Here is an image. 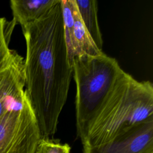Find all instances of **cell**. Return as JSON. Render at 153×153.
Masks as SVG:
<instances>
[{"label": "cell", "instance_id": "30bf717a", "mask_svg": "<svg viewBox=\"0 0 153 153\" xmlns=\"http://www.w3.org/2000/svg\"><path fill=\"white\" fill-rule=\"evenodd\" d=\"M64 36L69 63L72 66L75 57L79 55L74 35V16L71 0H61Z\"/></svg>", "mask_w": 153, "mask_h": 153}, {"label": "cell", "instance_id": "ba28073f", "mask_svg": "<svg viewBox=\"0 0 153 153\" xmlns=\"http://www.w3.org/2000/svg\"><path fill=\"white\" fill-rule=\"evenodd\" d=\"M82 22L99 50H102L103 39L97 20V2L94 0H75Z\"/></svg>", "mask_w": 153, "mask_h": 153}, {"label": "cell", "instance_id": "277c9868", "mask_svg": "<svg viewBox=\"0 0 153 153\" xmlns=\"http://www.w3.org/2000/svg\"><path fill=\"white\" fill-rule=\"evenodd\" d=\"M31 103L7 110L0 117V153H34L41 138Z\"/></svg>", "mask_w": 153, "mask_h": 153}, {"label": "cell", "instance_id": "3957f363", "mask_svg": "<svg viewBox=\"0 0 153 153\" xmlns=\"http://www.w3.org/2000/svg\"><path fill=\"white\" fill-rule=\"evenodd\" d=\"M72 68L76 85V127L79 137L124 71L115 59L104 53L75 57Z\"/></svg>", "mask_w": 153, "mask_h": 153}, {"label": "cell", "instance_id": "7c38bea8", "mask_svg": "<svg viewBox=\"0 0 153 153\" xmlns=\"http://www.w3.org/2000/svg\"><path fill=\"white\" fill-rule=\"evenodd\" d=\"M71 149L69 144L62 143L59 139L41 137L34 153H70Z\"/></svg>", "mask_w": 153, "mask_h": 153}, {"label": "cell", "instance_id": "6da1fadb", "mask_svg": "<svg viewBox=\"0 0 153 153\" xmlns=\"http://www.w3.org/2000/svg\"><path fill=\"white\" fill-rule=\"evenodd\" d=\"M26 53L25 90L41 137L54 136L73 75L66 46L61 0L44 17L22 27Z\"/></svg>", "mask_w": 153, "mask_h": 153}, {"label": "cell", "instance_id": "52a82bcc", "mask_svg": "<svg viewBox=\"0 0 153 153\" xmlns=\"http://www.w3.org/2000/svg\"><path fill=\"white\" fill-rule=\"evenodd\" d=\"M60 0H11L13 20L22 27L44 17Z\"/></svg>", "mask_w": 153, "mask_h": 153}, {"label": "cell", "instance_id": "5b68a950", "mask_svg": "<svg viewBox=\"0 0 153 153\" xmlns=\"http://www.w3.org/2000/svg\"><path fill=\"white\" fill-rule=\"evenodd\" d=\"M24 67L23 57L14 50L0 65V117L8 109L21 107L27 96Z\"/></svg>", "mask_w": 153, "mask_h": 153}, {"label": "cell", "instance_id": "8992f818", "mask_svg": "<svg viewBox=\"0 0 153 153\" xmlns=\"http://www.w3.org/2000/svg\"><path fill=\"white\" fill-rule=\"evenodd\" d=\"M82 153H153V117L107 143L83 148Z\"/></svg>", "mask_w": 153, "mask_h": 153}, {"label": "cell", "instance_id": "8fae6325", "mask_svg": "<svg viewBox=\"0 0 153 153\" xmlns=\"http://www.w3.org/2000/svg\"><path fill=\"white\" fill-rule=\"evenodd\" d=\"M16 25L13 20L7 21L4 17H0V65L11 53L9 42Z\"/></svg>", "mask_w": 153, "mask_h": 153}, {"label": "cell", "instance_id": "7a4b0ae2", "mask_svg": "<svg viewBox=\"0 0 153 153\" xmlns=\"http://www.w3.org/2000/svg\"><path fill=\"white\" fill-rule=\"evenodd\" d=\"M153 117V85L123 71L79 137L83 148L107 143Z\"/></svg>", "mask_w": 153, "mask_h": 153}, {"label": "cell", "instance_id": "9c48e42d", "mask_svg": "<svg viewBox=\"0 0 153 153\" xmlns=\"http://www.w3.org/2000/svg\"><path fill=\"white\" fill-rule=\"evenodd\" d=\"M74 16V35L79 55L99 56L103 52L98 49L85 27L78 11L75 0H71Z\"/></svg>", "mask_w": 153, "mask_h": 153}]
</instances>
